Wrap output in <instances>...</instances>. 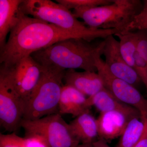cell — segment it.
<instances>
[{
  "label": "cell",
  "instance_id": "1",
  "mask_svg": "<svg viewBox=\"0 0 147 147\" xmlns=\"http://www.w3.org/2000/svg\"><path fill=\"white\" fill-rule=\"evenodd\" d=\"M70 38H83L78 34L27 16L21 11L8 40L0 50L1 67L10 68L35 52Z\"/></svg>",
  "mask_w": 147,
  "mask_h": 147
},
{
  "label": "cell",
  "instance_id": "2",
  "mask_svg": "<svg viewBox=\"0 0 147 147\" xmlns=\"http://www.w3.org/2000/svg\"><path fill=\"white\" fill-rule=\"evenodd\" d=\"M92 41L81 38H68L35 52L31 56L45 68L63 70L80 69L96 72V66L103 55L105 41L104 39Z\"/></svg>",
  "mask_w": 147,
  "mask_h": 147
},
{
  "label": "cell",
  "instance_id": "3",
  "mask_svg": "<svg viewBox=\"0 0 147 147\" xmlns=\"http://www.w3.org/2000/svg\"><path fill=\"white\" fill-rule=\"evenodd\" d=\"M20 9L25 15L76 33L88 41L104 39L119 32L117 29L91 28L79 21L70 10L50 0H23Z\"/></svg>",
  "mask_w": 147,
  "mask_h": 147
},
{
  "label": "cell",
  "instance_id": "4",
  "mask_svg": "<svg viewBox=\"0 0 147 147\" xmlns=\"http://www.w3.org/2000/svg\"><path fill=\"white\" fill-rule=\"evenodd\" d=\"M143 7L139 0H114L107 5L74 9L72 13L91 28L117 29L121 33Z\"/></svg>",
  "mask_w": 147,
  "mask_h": 147
},
{
  "label": "cell",
  "instance_id": "5",
  "mask_svg": "<svg viewBox=\"0 0 147 147\" xmlns=\"http://www.w3.org/2000/svg\"><path fill=\"white\" fill-rule=\"evenodd\" d=\"M42 68L38 84L24 102V120H35L59 113V102L65 70Z\"/></svg>",
  "mask_w": 147,
  "mask_h": 147
},
{
  "label": "cell",
  "instance_id": "6",
  "mask_svg": "<svg viewBox=\"0 0 147 147\" xmlns=\"http://www.w3.org/2000/svg\"><path fill=\"white\" fill-rule=\"evenodd\" d=\"M21 127L25 136L42 137L50 147H77L80 142L71 132L69 124L59 113L45 116L35 120H22Z\"/></svg>",
  "mask_w": 147,
  "mask_h": 147
},
{
  "label": "cell",
  "instance_id": "7",
  "mask_svg": "<svg viewBox=\"0 0 147 147\" xmlns=\"http://www.w3.org/2000/svg\"><path fill=\"white\" fill-rule=\"evenodd\" d=\"M24 102L18 94L6 71L0 68V123L7 131L16 132L21 128Z\"/></svg>",
  "mask_w": 147,
  "mask_h": 147
},
{
  "label": "cell",
  "instance_id": "8",
  "mask_svg": "<svg viewBox=\"0 0 147 147\" xmlns=\"http://www.w3.org/2000/svg\"><path fill=\"white\" fill-rule=\"evenodd\" d=\"M96 67L105 88L119 101L136 108L143 118L147 119V100L136 87L112 75L102 59Z\"/></svg>",
  "mask_w": 147,
  "mask_h": 147
},
{
  "label": "cell",
  "instance_id": "9",
  "mask_svg": "<svg viewBox=\"0 0 147 147\" xmlns=\"http://www.w3.org/2000/svg\"><path fill=\"white\" fill-rule=\"evenodd\" d=\"M0 68L6 71L14 89L24 103L39 82L42 66L29 56L21 59L10 68Z\"/></svg>",
  "mask_w": 147,
  "mask_h": 147
},
{
  "label": "cell",
  "instance_id": "10",
  "mask_svg": "<svg viewBox=\"0 0 147 147\" xmlns=\"http://www.w3.org/2000/svg\"><path fill=\"white\" fill-rule=\"evenodd\" d=\"M104 40L103 55L108 70L115 77L136 87L142 80L136 71L124 60L120 50L119 42L116 40L113 35L109 36Z\"/></svg>",
  "mask_w": 147,
  "mask_h": 147
},
{
  "label": "cell",
  "instance_id": "11",
  "mask_svg": "<svg viewBox=\"0 0 147 147\" xmlns=\"http://www.w3.org/2000/svg\"><path fill=\"white\" fill-rule=\"evenodd\" d=\"M63 81L65 84L73 87L88 97L105 88L100 75L95 72H79L75 69H67L65 72Z\"/></svg>",
  "mask_w": 147,
  "mask_h": 147
},
{
  "label": "cell",
  "instance_id": "12",
  "mask_svg": "<svg viewBox=\"0 0 147 147\" xmlns=\"http://www.w3.org/2000/svg\"><path fill=\"white\" fill-rule=\"evenodd\" d=\"M131 119L117 111L100 113L96 119L98 137L106 141L121 137Z\"/></svg>",
  "mask_w": 147,
  "mask_h": 147
},
{
  "label": "cell",
  "instance_id": "13",
  "mask_svg": "<svg viewBox=\"0 0 147 147\" xmlns=\"http://www.w3.org/2000/svg\"><path fill=\"white\" fill-rule=\"evenodd\" d=\"M87 101L89 108L94 106L100 113L117 111L131 118L142 117L139 111L136 108L119 101L105 88L87 98Z\"/></svg>",
  "mask_w": 147,
  "mask_h": 147
},
{
  "label": "cell",
  "instance_id": "14",
  "mask_svg": "<svg viewBox=\"0 0 147 147\" xmlns=\"http://www.w3.org/2000/svg\"><path fill=\"white\" fill-rule=\"evenodd\" d=\"M87 98L73 87L66 84L63 85L59 102V114H69L76 117L89 111Z\"/></svg>",
  "mask_w": 147,
  "mask_h": 147
},
{
  "label": "cell",
  "instance_id": "15",
  "mask_svg": "<svg viewBox=\"0 0 147 147\" xmlns=\"http://www.w3.org/2000/svg\"><path fill=\"white\" fill-rule=\"evenodd\" d=\"M23 0L0 1V50L6 43L7 37L19 19Z\"/></svg>",
  "mask_w": 147,
  "mask_h": 147
},
{
  "label": "cell",
  "instance_id": "16",
  "mask_svg": "<svg viewBox=\"0 0 147 147\" xmlns=\"http://www.w3.org/2000/svg\"><path fill=\"white\" fill-rule=\"evenodd\" d=\"M69 125L74 137L82 144H92L98 136L96 119L89 111L76 117Z\"/></svg>",
  "mask_w": 147,
  "mask_h": 147
},
{
  "label": "cell",
  "instance_id": "17",
  "mask_svg": "<svg viewBox=\"0 0 147 147\" xmlns=\"http://www.w3.org/2000/svg\"><path fill=\"white\" fill-rule=\"evenodd\" d=\"M146 119L142 117L131 119L121 136L117 147H134L144 132Z\"/></svg>",
  "mask_w": 147,
  "mask_h": 147
},
{
  "label": "cell",
  "instance_id": "18",
  "mask_svg": "<svg viewBox=\"0 0 147 147\" xmlns=\"http://www.w3.org/2000/svg\"><path fill=\"white\" fill-rule=\"evenodd\" d=\"M119 38L120 50L124 60L135 70L134 55L137 50L138 34L137 31L118 33L115 35Z\"/></svg>",
  "mask_w": 147,
  "mask_h": 147
},
{
  "label": "cell",
  "instance_id": "19",
  "mask_svg": "<svg viewBox=\"0 0 147 147\" xmlns=\"http://www.w3.org/2000/svg\"><path fill=\"white\" fill-rule=\"evenodd\" d=\"M114 0H56V1L69 10L93 7L112 3Z\"/></svg>",
  "mask_w": 147,
  "mask_h": 147
},
{
  "label": "cell",
  "instance_id": "20",
  "mask_svg": "<svg viewBox=\"0 0 147 147\" xmlns=\"http://www.w3.org/2000/svg\"><path fill=\"white\" fill-rule=\"evenodd\" d=\"M142 30H147V0L143 1L142 10L134 16L131 23L121 33Z\"/></svg>",
  "mask_w": 147,
  "mask_h": 147
},
{
  "label": "cell",
  "instance_id": "21",
  "mask_svg": "<svg viewBox=\"0 0 147 147\" xmlns=\"http://www.w3.org/2000/svg\"><path fill=\"white\" fill-rule=\"evenodd\" d=\"M0 147H26L25 137L18 136L16 132L0 134Z\"/></svg>",
  "mask_w": 147,
  "mask_h": 147
},
{
  "label": "cell",
  "instance_id": "22",
  "mask_svg": "<svg viewBox=\"0 0 147 147\" xmlns=\"http://www.w3.org/2000/svg\"><path fill=\"white\" fill-rule=\"evenodd\" d=\"M26 147H50L42 137L36 135L25 136Z\"/></svg>",
  "mask_w": 147,
  "mask_h": 147
},
{
  "label": "cell",
  "instance_id": "23",
  "mask_svg": "<svg viewBox=\"0 0 147 147\" xmlns=\"http://www.w3.org/2000/svg\"><path fill=\"white\" fill-rule=\"evenodd\" d=\"M146 126L142 138L134 147H147V118L146 119Z\"/></svg>",
  "mask_w": 147,
  "mask_h": 147
},
{
  "label": "cell",
  "instance_id": "24",
  "mask_svg": "<svg viewBox=\"0 0 147 147\" xmlns=\"http://www.w3.org/2000/svg\"><path fill=\"white\" fill-rule=\"evenodd\" d=\"M92 144L94 147H111L107 144V141L101 138L96 140Z\"/></svg>",
  "mask_w": 147,
  "mask_h": 147
},
{
  "label": "cell",
  "instance_id": "25",
  "mask_svg": "<svg viewBox=\"0 0 147 147\" xmlns=\"http://www.w3.org/2000/svg\"><path fill=\"white\" fill-rule=\"evenodd\" d=\"M77 147H94L92 144H79Z\"/></svg>",
  "mask_w": 147,
  "mask_h": 147
}]
</instances>
